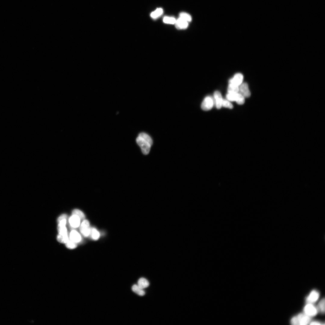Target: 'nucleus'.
Returning <instances> with one entry per match:
<instances>
[{
	"mask_svg": "<svg viewBox=\"0 0 325 325\" xmlns=\"http://www.w3.org/2000/svg\"><path fill=\"white\" fill-rule=\"evenodd\" d=\"M176 19L174 17H165L163 19V22L165 23L174 24L176 22Z\"/></svg>",
	"mask_w": 325,
	"mask_h": 325,
	"instance_id": "obj_23",
	"label": "nucleus"
},
{
	"mask_svg": "<svg viewBox=\"0 0 325 325\" xmlns=\"http://www.w3.org/2000/svg\"><path fill=\"white\" fill-rule=\"evenodd\" d=\"M214 96L216 108L218 109L221 108L222 106L223 100L221 93L219 91H216L214 93Z\"/></svg>",
	"mask_w": 325,
	"mask_h": 325,
	"instance_id": "obj_10",
	"label": "nucleus"
},
{
	"mask_svg": "<svg viewBox=\"0 0 325 325\" xmlns=\"http://www.w3.org/2000/svg\"><path fill=\"white\" fill-rule=\"evenodd\" d=\"M235 101L239 104H243L245 102V98L239 93H237L236 94Z\"/></svg>",
	"mask_w": 325,
	"mask_h": 325,
	"instance_id": "obj_16",
	"label": "nucleus"
},
{
	"mask_svg": "<svg viewBox=\"0 0 325 325\" xmlns=\"http://www.w3.org/2000/svg\"><path fill=\"white\" fill-rule=\"evenodd\" d=\"M175 26L178 29H184L187 28L188 26L187 21L179 18L175 23Z\"/></svg>",
	"mask_w": 325,
	"mask_h": 325,
	"instance_id": "obj_11",
	"label": "nucleus"
},
{
	"mask_svg": "<svg viewBox=\"0 0 325 325\" xmlns=\"http://www.w3.org/2000/svg\"><path fill=\"white\" fill-rule=\"evenodd\" d=\"M80 219L76 215H72L69 219V222L70 226L74 228L79 227L80 224Z\"/></svg>",
	"mask_w": 325,
	"mask_h": 325,
	"instance_id": "obj_9",
	"label": "nucleus"
},
{
	"mask_svg": "<svg viewBox=\"0 0 325 325\" xmlns=\"http://www.w3.org/2000/svg\"><path fill=\"white\" fill-rule=\"evenodd\" d=\"M67 217V215L65 214L61 215L57 219V221L58 222L64 219H66Z\"/></svg>",
	"mask_w": 325,
	"mask_h": 325,
	"instance_id": "obj_27",
	"label": "nucleus"
},
{
	"mask_svg": "<svg viewBox=\"0 0 325 325\" xmlns=\"http://www.w3.org/2000/svg\"><path fill=\"white\" fill-rule=\"evenodd\" d=\"M243 80V76L240 73H236L233 77L230 79L229 83L239 86L242 83Z\"/></svg>",
	"mask_w": 325,
	"mask_h": 325,
	"instance_id": "obj_6",
	"label": "nucleus"
},
{
	"mask_svg": "<svg viewBox=\"0 0 325 325\" xmlns=\"http://www.w3.org/2000/svg\"><path fill=\"white\" fill-rule=\"evenodd\" d=\"M163 13V10L161 8H157L150 14L151 17L153 19H156L161 15Z\"/></svg>",
	"mask_w": 325,
	"mask_h": 325,
	"instance_id": "obj_18",
	"label": "nucleus"
},
{
	"mask_svg": "<svg viewBox=\"0 0 325 325\" xmlns=\"http://www.w3.org/2000/svg\"><path fill=\"white\" fill-rule=\"evenodd\" d=\"M325 299H322L319 302L317 309L321 313H324L325 312Z\"/></svg>",
	"mask_w": 325,
	"mask_h": 325,
	"instance_id": "obj_20",
	"label": "nucleus"
},
{
	"mask_svg": "<svg viewBox=\"0 0 325 325\" xmlns=\"http://www.w3.org/2000/svg\"><path fill=\"white\" fill-rule=\"evenodd\" d=\"M136 141L141 148L143 153L145 155L148 154L153 144L152 140L145 139L138 136L136 139Z\"/></svg>",
	"mask_w": 325,
	"mask_h": 325,
	"instance_id": "obj_1",
	"label": "nucleus"
},
{
	"mask_svg": "<svg viewBox=\"0 0 325 325\" xmlns=\"http://www.w3.org/2000/svg\"><path fill=\"white\" fill-rule=\"evenodd\" d=\"M214 104L212 98L210 97H206L203 100L201 105V108L204 110L207 111L211 110Z\"/></svg>",
	"mask_w": 325,
	"mask_h": 325,
	"instance_id": "obj_4",
	"label": "nucleus"
},
{
	"mask_svg": "<svg viewBox=\"0 0 325 325\" xmlns=\"http://www.w3.org/2000/svg\"><path fill=\"white\" fill-rule=\"evenodd\" d=\"M317 309L311 303H308L304 307V311L305 314L310 317L315 315L317 312Z\"/></svg>",
	"mask_w": 325,
	"mask_h": 325,
	"instance_id": "obj_3",
	"label": "nucleus"
},
{
	"mask_svg": "<svg viewBox=\"0 0 325 325\" xmlns=\"http://www.w3.org/2000/svg\"><path fill=\"white\" fill-rule=\"evenodd\" d=\"M296 316L299 325H307L310 323L311 320L310 317L305 314H299Z\"/></svg>",
	"mask_w": 325,
	"mask_h": 325,
	"instance_id": "obj_7",
	"label": "nucleus"
},
{
	"mask_svg": "<svg viewBox=\"0 0 325 325\" xmlns=\"http://www.w3.org/2000/svg\"><path fill=\"white\" fill-rule=\"evenodd\" d=\"M90 234H91L92 238L95 240L98 239L100 236L99 232L94 228L91 229Z\"/></svg>",
	"mask_w": 325,
	"mask_h": 325,
	"instance_id": "obj_19",
	"label": "nucleus"
},
{
	"mask_svg": "<svg viewBox=\"0 0 325 325\" xmlns=\"http://www.w3.org/2000/svg\"><path fill=\"white\" fill-rule=\"evenodd\" d=\"M319 296V292L315 290L312 291L307 297L306 301L308 303L315 302L318 299Z\"/></svg>",
	"mask_w": 325,
	"mask_h": 325,
	"instance_id": "obj_8",
	"label": "nucleus"
},
{
	"mask_svg": "<svg viewBox=\"0 0 325 325\" xmlns=\"http://www.w3.org/2000/svg\"><path fill=\"white\" fill-rule=\"evenodd\" d=\"M149 285V282L144 278H141L138 281V285L142 289H143L147 288Z\"/></svg>",
	"mask_w": 325,
	"mask_h": 325,
	"instance_id": "obj_13",
	"label": "nucleus"
},
{
	"mask_svg": "<svg viewBox=\"0 0 325 325\" xmlns=\"http://www.w3.org/2000/svg\"><path fill=\"white\" fill-rule=\"evenodd\" d=\"M133 291L140 296H143L145 292L143 289L140 288L138 285L134 284L132 287Z\"/></svg>",
	"mask_w": 325,
	"mask_h": 325,
	"instance_id": "obj_14",
	"label": "nucleus"
},
{
	"mask_svg": "<svg viewBox=\"0 0 325 325\" xmlns=\"http://www.w3.org/2000/svg\"><path fill=\"white\" fill-rule=\"evenodd\" d=\"M89 223L87 220H84L82 223L80 227V231L81 234L85 237L89 236L90 233L91 229L89 227Z\"/></svg>",
	"mask_w": 325,
	"mask_h": 325,
	"instance_id": "obj_2",
	"label": "nucleus"
},
{
	"mask_svg": "<svg viewBox=\"0 0 325 325\" xmlns=\"http://www.w3.org/2000/svg\"><path fill=\"white\" fill-rule=\"evenodd\" d=\"M72 213V215H76L79 216L81 220L84 219L85 218L84 213L82 211L78 209L73 210Z\"/></svg>",
	"mask_w": 325,
	"mask_h": 325,
	"instance_id": "obj_22",
	"label": "nucleus"
},
{
	"mask_svg": "<svg viewBox=\"0 0 325 325\" xmlns=\"http://www.w3.org/2000/svg\"><path fill=\"white\" fill-rule=\"evenodd\" d=\"M239 86L229 83L228 88V93H238Z\"/></svg>",
	"mask_w": 325,
	"mask_h": 325,
	"instance_id": "obj_15",
	"label": "nucleus"
},
{
	"mask_svg": "<svg viewBox=\"0 0 325 325\" xmlns=\"http://www.w3.org/2000/svg\"><path fill=\"white\" fill-rule=\"evenodd\" d=\"M57 240L61 243H66L69 240L68 234L61 235L59 234L57 236Z\"/></svg>",
	"mask_w": 325,
	"mask_h": 325,
	"instance_id": "obj_17",
	"label": "nucleus"
},
{
	"mask_svg": "<svg viewBox=\"0 0 325 325\" xmlns=\"http://www.w3.org/2000/svg\"><path fill=\"white\" fill-rule=\"evenodd\" d=\"M222 106L230 109L233 108V105L228 101L225 99H223L222 102Z\"/></svg>",
	"mask_w": 325,
	"mask_h": 325,
	"instance_id": "obj_25",
	"label": "nucleus"
},
{
	"mask_svg": "<svg viewBox=\"0 0 325 325\" xmlns=\"http://www.w3.org/2000/svg\"><path fill=\"white\" fill-rule=\"evenodd\" d=\"M310 325H321V324H321L318 321H313V322H311V323H310Z\"/></svg>",
	"mask_w": 325,
	"mask_h": 325,
	"instance_id": "obj_28",
	"label": "nucleus"
},
{
	"mask_svg": "<svg viewBox=\"0 0 325 325\" xmlns=\"http://www.w3.org/2000/svg\"><path fill=\"white\" fill-rule=\"evenodd\" d=\"M65 243L66 247L70 249H75L76 248L77 246L76 243L70 240H69Z\"/></svg>",
	"mask_w": 325,
	"mask_h": 325,
	"instance_id": "obj_24",
	"label": "nucleus"
},
{
	"mask_svg": "<svg viewBox=\"0 0 325 325\" xmlns=\"http://www.w3.org/2000/svg\"><path fill=\"white\" fill-rule=\"evenodd\" d=\"M291 324L293 325H299L298 320L296 316L293 317L292 318L291 320Z\"/></svg>",
	"mask_w": 325,
	"mask_h": 325,
	"instance_id": "obj_26",
	"label": "nucleus"
},
{
	"mask_svg": "<svg viewBox=\"0 0 325 325\" xmlns=\"http://www.w3.org/2000/svg\"><path fill=\"white\" fill-rule=\"evenodd\" d=\"M239 87V93L245 98L249 97L251 95L248 84L246 82L242 83Z\"/></svg>",
	"mask_w": 325,
	"mask_h": 325,
	"instance_id": "obj_5",
	"label": "nucleus"
},
{
	"mask_svg": "<svg viewBox=\"0 0 325 325\" xmlns=\"http://www.w3.org/2000/svg\"><path fill=\"white\" fill-rule=\"evenodd\" d=\"M70 240L76 243L80 242L82 239L79 234L75 230H73L71 231L70 234Z\"/></svg>",
	"mask_w": 325,
	"mask_h": 325,
	"instance_id": "obj_12",
	"label": "nucleus"
},
{
	"mask_svg": "<svg viewBox=\"0 0 325 325\" xmlns=\"http://www.w3.org/2000/svg\"><path fill=\"white\" fill-rule=\"evenodd\" d=\"M187 21L190 22L192 20L190 15L189 14L181 12L179 14V17Z\"/></svg>",
	"mask_w": 325,
	"mask_h": 325,
	"instance_id": "obj_21",
	"label": "nucleus"
}]
</instances>
